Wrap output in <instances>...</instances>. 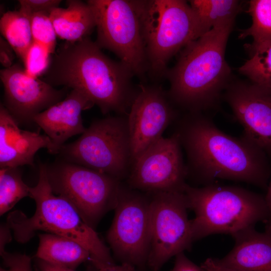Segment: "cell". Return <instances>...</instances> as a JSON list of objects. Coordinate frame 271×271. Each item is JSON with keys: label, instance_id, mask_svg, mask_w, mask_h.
Returning <instances> with one entry per match:
<instances>
[{"label": "cell", "instance_id": "1", "mask_svg": "<svg viewBox=\"0 0 271 271\" xmlns=\"http://www.w3.org/2000/svg\"><path fill=\"white\" fill-rule=\"evenodd\" d=\"M175 123L186 155L187 178L206 185L221 179L267 187L270 158L244 136L225 133L203 113L186 112Z\"/></svg>", "mask_w": 271, "mask_h": 271}, {"label": "cell", "instance_id": "2", "mask_svg": "<svg viewBox=\"0 0 271 271\" xmlns=\"http://www.w3.org/2000/svg\"><path fill=\"white\" fill-rule=\"evenodd\" d=\"M44 75L42 80L52 86L82 92L104 114L127 115L138 92L130 70L106 56L89 37L61 46Z\"/></svg>", "mask_w": 271, "mask_h": 271}, {"label": "cell", "instance_id": "3", "mask_svg": "<svg viewBox=\"0 0 271 271\" xmlns=\"http://www.w3.org/2000/svg\"><path fill=\"white\" fill-rule=\"evenodd\" d=\"M234 21L213 27L185 47L176 64L165 75L173 103L187 113L216 109L232 81L225 50Z\"/></svg>", "mask_w": 271, "mask_h": 271}, {"label": "cell", "instance_id": "4", "mask_svg": "<svg viewBox=\"0 0 271 271\" xmlns=\"http://www.w3.org/2000/svg\"><path fill=\"white\" fill-rule=\"evenodd\" d=\"M38 181L30 187L29 197L36 204L34 214L29 218L21 211L10 213L7 224L15 239L21 243L29 241L38 230L60 235L76 241L91 254L90 261L95 268L114 264L109 249L94 229L82 218L75 208L64 198L56 196L50 185L46 165H39Z\"/></svg>", "mask_w": 271, "mask_h": 271}, {"label": "cell", "instance_id": "5", "mask_svg": "<svg viewBox=\"0 0 271 271\" xmlns=\"http://www.w3.org/2000/svg\"><path fill=\"white\" fill-rule=\"evenodd\" d=\"M184 192L195 213L190 220L194 241L216 233L232 236L268 218L264 197L242 188L186 184Z\"/></svg>", "mask_w": 271, "mask_h": 271}, {"label": "cell", "instance_id": "6", "mask_svg": "<svg viewBox=\"0 0 271 271\" xmlns=\"http://www.w3.org/2000/svg\"><path fill=\"white\" fill-rule=\"evenodd\" d=\"M149 70L165 75L169 60L206 32L186 1H135Z\"/></svg>", "mask_w": 271, "mask_h": 271}, {"label": "cell", "instance_id": "7", "mask_svg": "<svg viewBox=\"0 0 271 271\" xmlns=\"http://www.w3.org/2000/svg\"><path fill=\"white\" fill-rule=\"evenodd\" d=\"M59 154L70 162L126 180L132 165L127 115L94 121L78 140L64 145Z\"/></svg>", "mask_w": 271, "mask_h": 271}, {"label": "cell", "instance_id": "8", "mask_svg": "<svg viewBox=\"0 0 271 271\" xmlns=\"http://www.w3.org/2000/svg\"><path fill=\"white\" fill-rule=\"evenodd\" d=\"M46 170L53 193L71 204L93 228L107 212L115 208L122 181L70 162L46 166Z\"/></svg>", "mask_w": 271, "mask_h": 271}, {"label": "cell", "instance_id": "9", "mask_svg": "<svg viewBox=\"0 0 271 271\" xmlns=\"http://www.w3.org/2000/svg\"><path fill=\"white\" fill-rule=\"evenodd\" d=\"M97 29L96 43L114 53L133 75L149 70L141 21L135 1L89 0Z\"/></svg>", "mask_w": 271, "mask_h": 271}, {"label": "cell", "instance_id": "10", "mask_svg": "<svg viewBox=\"0 0 271 271\" xmlns=\"http://www.w3.org/2000/svg\"><path fill=\"white\" fill-rule=\"evenodd\" d=\"M115 214L106 239L115 257L141 270L147 266L151 238L149 193L121 183Z\"/></svg>", "mask_w": 271, "mask_h": 271}, {"label": "cell", "instance_id": "11", "mask_svg": "<svg viewBox=\"0 0 271 271\" xmlns=\"http://www.w3.org/2000/svg\"><path fill=\"white\" fill-rule=\"evenodd\" d=\"M151 197V238L147 266L159 271L171 257L189 250L194 242L184 191L149 193Z\"/></svg>", "mask_w": 271, "mask_h": 271}, {"label": "cell", "instance_id": "12", "mask_svg": "<svg viewBox=\"0 0 271 271\" xmlns=\"http://www.w3.org/2000/svg\"><path fill=\"white\" fill-rule=\"evenodd\" d=\"M187 175L180 140L174 132L161 138L133 163L126 184L147 193L184 191Z\"/></svg>", "mask_w": 271, "mask_h": 271}, {"label": "cell", "instance_id": "13", "mask_svg": "<svg viewBox=\"0 0 271 271\" xmlns=\"http://www.w3.org/2000/svg\"><path fill=\"white\" fill-rule=\"evenodd\" d=\"M180 115L179 109L161 86H140L127 115L132 164Z\"/></svg>", "mask_w": 271, "mask_h": 271}, {"label": "cell", "instance_id": "14", "mask_svg": "<svg viewBox=\"0 0 271 271\" xmlns=\"http://www.w3.org/2000/svg\"><path fill=\"white\" fill-rule=\"evenodd\" d=\"M222 99L243 127L242 136L271 158V87L233 79Z\"/></svg>", "mask_w": 271, "mask_h": 271}, {"label": "cell", "instance_id": "15", "mask_svg": "<svg viewBox=\"0 0 271 271\" xmlns=\"http://www.w3.org/2000/svg\"><path fill=\"white\" fill-rule=\"evenodd\" d=\"M5 89L4 105L19 123L33 122L37 114L63 100L64 89L29 75L19 64L0 71Z\"/></svg>", "mask_w": 271, "mask_h": 271}, {"label": "cell", "instance_id": "16", "mask_svg": "<svg viewBox=\"0 0 271 271\" xmlns=\"http://www.w3.org/2000/svg\"><path fill=\"white\" fill-rule=\"evenodd\" d=\"M51 154L58 152L47 135L21 129L4 104L0 107V167L18 168L34 165V157L41 149Z\"/></svg>", "mask_w": 271, "mask_h": 271}, {"label": "cell", "instance_id": "17", "mask_svg": "<svg viewBox=\"0 0 271 271\" xmlns=\"http://www.w3.org/2000/svg\"><path fill=\"white\" fill-rule=\"evenodd\" d=\"M94 105L82 92L72 89L63 100L35 115L33 122L44 130L59 154L69 138L85 131L81 113Z\"/></svg>", "mask_w": 271, "mask_h": 271}, {"label": "cell", "instance_id": "18", "mask_svg": "<svg viewBox=\"0 0 271 271\" xmlns=\"http://www.w3.org/2000/svg\"><path fill=\"white\" fill-rule=\"evenodd\" d=\"M232 236L235 245L226 256L217 259L220 264L236 271H271V224L263 232L251 226Z\"/></svg>", "mask_w": 271, "mask_h": 271}, {"label": "cell", "instance_id": "19", "mask_svg": "<svg viewBox=\"0 0 271 271\" xmlns=\"http://www.w3.org/2000/svg\"><path fill=\"white\" fill-rule=\"evenodd\" d=\"M67 8L57 7L49 14L56 35L68 42H75L88 37L96 22L91 7L78 0L67 1Z\"/></svg>", "mask_w": 271, "mask_h": 271}, {"label": "cell", "instance_id": "20", "mask_svg": "<svg viewBox=\"0 0 271 271\" xmlns=\"http://www.w3.org/2000/svg\"><path fill=\"white\" fill-rule=\"evenodd\" d=\"M39 246L35 257L57 265L75 269L90 260V252L81 244L67 237L46 233L39 234Z\"/></svg>", "mask_w": 271, "mask_h": 271}, {"label": "cell", "instance_id": "21", "mask_svg": "<svg viewBox=\"0 0 271 271\" xmlns=\"http://www.w3.org/2000/svg\"><path fill=\"white\" fill-rule=\"evenodd\" d=\"M0 29L6 40L23 61L34 42L30 17L20 10L8 11L1 18Z\"/></svg>", "mask_w": 271, "mask_h": 271}, {"label": "cell", "instance_id": "22", "mask_svg": "<svg viewBox=\"0 0 271 271\" xmlns=\"http://www.w3.org/2000/svg\"><path fill=\"white\" fill-rule=\"evenodd\" d=\"M190 6L206 32L220 24L234 21L242 10L236 0H191Z\"/></svg>", "mask_w": 271, "mask_h": 271}, {"label": "cell", "instance_id": "23", "mask_svg": "<svg viewBox=\"0 0 271 271\" xmlns=\"http://www.w3.org/2000/svg\"><path fill=\"white\" fill-rule=\"evenodd\" d=\"M248 12L251 17V25L243 30L239 38H252L247 46L249 53L259 47L271 42V0H251Z\"/></svg>", "mask_w": 271, "mask_h": 271}, {"label": "cell", "instance_id": "24", "mask_svg": "<svg viewBox=\"0 0 271 271\" xmlns=\"http://www.w3.org/2000/svg\"><path fill=\"white\" fill-rule=\"evenodd\" d=\"M30 187L22 179L18 168L0 170V214L11 210L21 199L30 196Z\"/></svg>", "mask_w": 271, "mask_h": 271}, {"label": "cell", "instance_id": "25", "mask_svg": "<svg viewBox=\"0 0 271 271\" xmlns=\"http://www.w3.org/2000/svg\"><path fill=\"white\" fill-rule=\"evenodd\" d=\"M238 71L252 82L271 87V42L250 52Z\"/></svg>", "mask_w": 271, "mask_h": 271}, {"label": "cell", "instance_id": "26", "mask_svg": "<svg viewBox=\"0 0 271 271\" xmlns=\"http://www.w3.org/2000/svg\"><path fill=\"white\" fill-rule=\"evenodd\" d=\"M50 13H34L30 17L33 41L42 46L47 52L55 53L57 36L50 19Z\"/></svg>", "mask_w": 271, "mask_h": 271}, {"label": "cell", "instance_id": "27", "mask_svg": "<svg viewBox=\"0 0 271 271\" xmlns=\"http://www.w3.org/2000/svg\"><path fill=\"white\" fill-rule=\"evenodd\" d=\"M50 55L42 46L34 42L23 61L26 71L36 77L44 74L50 64Z\"/></svg>", "mask_w": 271, "mask_h": 271}, {"label": "cell", "instance_id": "28", "mask_svg": "<svg viewBox=\"0 0 271 271\" xmlns=\"http://www.w3.org/2000/svg\"><path fill=\"white\" fill-rule=\"evenodd\" d=\"M7 269L1 268L0 271H32L31 258L25 254L11 253L6 250L0 251Z\"/></svg>", "mask_w": 271, "mask_h": 271}, {"label": "cell", "instance_id": "29", "mask_svg": "<svg viewBox=\"0 0 271 271\" xmlns=\"http://www.w3.org/2000/svg\"><path fill=\"white\" fill-rule=\"evenodd\" d=\"M61 2L60 0H19L20 10L29 17L34 13L47 12L57 7Z\"/></svg>", "mask_w": 271, "mask_h": 271}, {"label": "cell", "instance_id": "30", "mask_svg": "<svg viewBox=\"0 0 271 271\" xmlns=\"http://www.w3.org/2000/svg\"><path fill=\"white\" fill-rule=\"evenodd\" d=\"M171 271H206L191 261L181 252L175 256L174 265Z\"/></svg>", "mask_w": 271, "mask_h": 271}, {"label": "cell", "instance_id": "31", "mask_svg": "<svg viewBox=\"0 0 271 271\" xmlns=\"http://www.w3.org/2000/svg\"><path fill=\"white\" fill-rule=\"evenodd\" d=\"M13 49L8 42L1 37L0 39V62L5 67H11L14 60Z\"/></svg>", "mask_w": 271, "mask_h": 271}, {"label": "cell", "instance_id": "32", "mask_svg": "<svg viewBox=\"0 0 271 271\" xmlns=\"http://www.w3.org/2000/svg\"><path fill=\"white\" fill-rule=\"evenodd\" d=\"M201 267L206 271H236L221 265L217 259L212 258H207Z\"/></svg>", "mask_w": 271, "mask_h": 271}, {"label": "cell", "instance_id": "33", "mask_svg": "<svg viewBox=\"0 0 271 271\" xmlns=\"http://www.w3.org/2000/svg\"><path fill=\"white\" fill-rule=\"evenodd\" d=\"M96 269V271H137L134 266L127 263L106 264Z\"/></svg>", "mask_w": 271, "mask_h": 271}, {"label": "cell", "instance_id": "34", "mask_svg": "<svg viewBox=\"0 0 271 271\" xmlns=\"http://www.w3.org/2000/svg\"><path fill=\"white\" fill-rule=\"evenodd\" d=\"M38 259V266L40 271H75L69 267L57 265L45 261Z\"/></svg>", "mask_w": 271, "mask_h": 271}, {"label": "cell", "instance_id": "35", "mask_svg": "<svg viewBox=\"0 0 271 271\" xmlns=\"http://www.w3.org/2000/svg\"><path fill=\"white\" fill-rule=\"evenodd\" d=\"M12 230L6 223L1 226L0 251L5 250L6 245L12 240L11 231Z\"/></svg>", "mask_w": 271, "mask_h": 271}, {"label": "cell", "instance_id": "36", "mask_svg": "<svg viewBox=\"0 0 271 271\" xmlns=\"http://www.w3.org/2000/svg\"><path fill=\"white\" fill-rule=\"evenodd\" d=\"M264 199L268 211V218L266 224H271V181L267 187V191Z\"/></svg>", "mask_w": 271, "mask_h": 271}]
</instances>
